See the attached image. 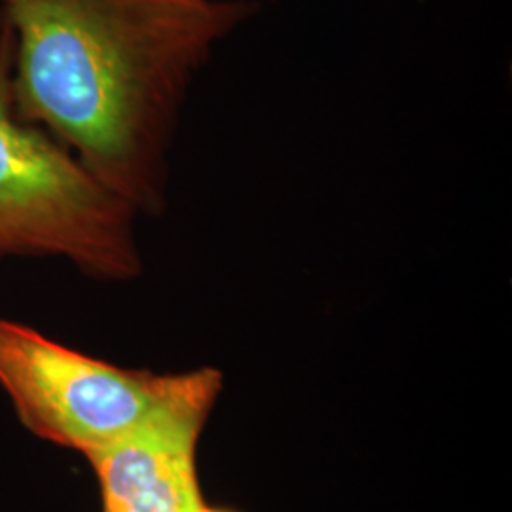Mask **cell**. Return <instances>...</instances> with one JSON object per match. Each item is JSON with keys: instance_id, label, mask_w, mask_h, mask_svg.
Segmentation results:
<instances>
[{"instance_id": "6da1fadb", "label": "cell", "mask_w": 512, "mask_h": 512, "mask_svg": "<svg viewBox=\"0 0 512 512\" xmlns=\"http://www.w3.org/2000/svg\"><path fill=\"white\" fill-rule=\"evenodd\" d=\"M251 6L239 0L6 4L16 110L52 133L139 215H160L190 88Z\"/></svg>"}, {"instance_id": "7a4b0ae2", "label": "cell", "mask_w": 512, "mask_h": 512, "mask_svg": "<svg viewBox=\"0 0 512 512\" xmlns=\"http://www.w3.org/2000/svg\"><path fill=\"white\" fill-rule=\"evenodd\" d=\"M12 74L14 33L0 18V258H65L112 281L141 274L139 213L52 133L19 116Z\"/></svg>"}, {"instance_id": "3957f363", "label": "cell", "mask_w": 512, "mask_h": 512, "mask_svg": "<svg viewBox=\"0 0 512 512\" xmlns=\"http://www.w3.org/2000/svg\"><path fill=\"white\" fill-rule=\"evenodd\" d=\"M184 374L129 370L0 319V385L37 437L90 456L169 401Z\"/></svg>"}, {"instance_id": "277c9868", "label": "cell", "mask_w": 512, "mask_h": 512, "mask_svg": "<svg viewBox=\"0 0 512 512\" xmlns=\"http://www.w3.org/2000/svg\"><path fill=\"white\" fill-rule=\"evenodd\" d=\"M222 389L217 368L186 372L179 391L122 439L93 452L103 512H198L196 450Z\"/></svg>"}, {"instance_id": "5b68a950", "label": "cell", "mask_w": 512, "mask_h": 512, "mask_svg": "<svg viewBox=\"0 0 512 512\" xmlns=\"http://www.w3.org/2000/svg\"><path fill=\"white\" fill-rule=\"evenodd\" d=\"M198 512H238L232 511V509H220V507H209V505H205L203 503L202 507L198 509Z\"/></svg>"}, {"instance_id": "8992f818", "label": "cell", "mask_w": 512, "mask_h": 512, "mask_svg": "<svg viewBox=\"0 0 512 512\" xmlns=\"http://www.w3.org/2000/svg\"><path fill=\"white\" fill-rule=\"evenodd\" d=\"M12 2H16V0H4V6H6V4H12Z\"/></svg>"}]
</instances>
